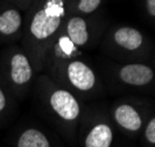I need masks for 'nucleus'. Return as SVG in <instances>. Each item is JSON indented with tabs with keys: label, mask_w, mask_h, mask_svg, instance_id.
<instances>
[{
	"label": "nucleus",
	"mask_w": 155,
	"mask_h": 147,
	"mask_svg": "<svg viewBox=\"0 0 155 147\" xmlns=\"http://www.w3.org/2000/svg\"><path fill=\"white\" fill-rule=\"evenodd\" d=\"M15 147H51L45 132L36 127H26L16 137Z\"/></svg>",
	"instance_id": "f8f14e48"
},
{
	"label": "nucleus",
	"mask_w": 155,
	"mask_h": 147,
	"mask_svg": "<svg viewBox=\"0 0 155 147\" xmlns=\"http://www.w3.org/2000/svg\"><path fill=\"white\" fill-rule=\"evenodd\" d=\"M101 0H78L77 11L82 14H91L101 6Z\"/></svg>",
	"instance_id": "4468645a"
},
{
	"label": "nucleus",
	"mask_w": 155,
	"mask_h": 147,
	"mask_svg": "<svg viewBox=\"0 0 155 147\" xmlns=\"http://www.w3.org/2000/svg\"><path fill=\"white\" fill-rule=\"evenodd\" d=\"M64 33L77 48L87 45L90 40L89 25H87V21L82 16L75 15L69 18L65 22Z\"/></svg>",
	"instance_id": "6e6552de"
},
{
	"label": "nucleus",
	"mask_w": 155,
	"mask_h": 147,
	"mask_svg": "<svg viewBox=\"0 0 155 147\" xmlns=\"http://www.w3.org/2000/svg\"><path fill=\"white\" fill-rule=\"evenodd\" d=\"M15 97L12 95L6 83L0 75V125L6 123L8 118L13 115L15 108Z\"/></svg>",
	"instance_id": "ddd939ff"
},
{
	"label": "nucleus",
	"mask_w": 155,
	"mask_h": 147,
	"mask_svg": "<svg viewBox=\"0 0 155 147\" xmlns=\"http://www.w3.org/2000/svg\"><path fill=\"white\" fill-rule=\"evenodd\" d=\"M0 1L7 2V4H11V5H14V6L19 7L20 9H22L23 12H27L34 0H0Z\"/></svg>",
	"instance_id": "2eb2a0df"
},
{
	"label": "nucleus",
	"mask_w": 155,
	"mask_h": 147,
	"mask_svg": "<svg viewBox=\"0 0 155 147\" xmlns=\"http://www.w3.org/2000/svg\"><path fill=\"white\" fill-rule=\"evenodd\" d=\"M113 131L107 123L99 122L87 131L84 138V147H111Z\"/></svg>",
	"instance_id": "9d476101"
},
{
	"label": "nucleus",
	"mask_w": 155,
	"mask_h": 147,
	"mask_svg": "<svg viewBox=\"0 0 155 147\" xmlns=\"http://www.w3.org/2000/svg\"><path fill=\"white\" fill-rule=\"evenodd\" d=\"M113 41L118 47L128 52L139 49L143 43V38L138 29L132 27H120L113 33Z\"/></svg>",
	"instance_id": "9b49d317"
},
{
	"label": "nucleus",
	"mask_w": 155,
	"mask_h": 147,
	"mask_svg": "<svg viewBox=\"0 0 155 147\" xmlns=\"http://www.w3.org/2000/svg\"><path fill=\"white\" fill-rule=\"evenodd\" d=\"M26 12L7 2L0 1V45L22 39Z\"/></svg>",
	"instance_id": "7ed1b4c3"
},
{
	"label": "nucleus",
	"mask_w": 155,
	"mask_h": 147,
	"mask_svg": "<svg viewBox=\"0 0 155 147\" xmlns=\"http://www.w3.org/2000/svg\"><path fill=\"white\" fill-rule=\"evenodd\" d=\"M62 68H64L65 78L68 79L70 86L79 92H90L97 84L96 74L85 62L81 60L74 58L65 63Z\"/></svg>",
	"instance_id": "423d86ee"
},
{
	"label": "nucleus",
	"mask_w": 155,
	"mask_h": 147,
	"mask_svg": "<svg viewBox=\"0 0 155 147\" xmlns=\"http://www.w3.org/2000/svg\"><path fill=\"white\" fill-rule=\"evenodd\" d=\"M77 54L78 48L71 42L67 34L58 33L47 49L43 68L48 67L53 70L62 68L67 62L74 60Z\"/></svg>",
	"instance_id": "39448f33"
},
{
	"label": "nucleus",
	"mask_w": 155,
	"mask_h": 147,
	"mask_svg": "<svg viewBox=\"0 0 155 147\" xmlns=\"http://www.w3.org/2000/svg\"><path fill=\"white\" fill-rule=\"evenodd\" d=\"M118 76L125 84L141 86L152 82V79L154 78V72L146 64L132 63L123 65L119 69Z\"/></svg>",
	"instance_id": "0eeeda50"
},
{
	"label": "nucleus",
	"mask_w": 155,
	"mask_h": 147,
	"mask_svg": "<svg viewBox=\"0 0 155 147\" xmlns=\"http://www.w3.org/2000/svg\"><path fill=\"white\" fill-rule=\"evenodd\" d=\"M146 7L149 15L155 16V0H146Z\"/></svg>",
	"instance_id": "f3484780"
},
{
	"label": "nucleus",
	"mask_w": 155,
	"mask_h": 147,
	"mask_svg": "<svg viewBox=\"0 0 155 147\" xmlns=\"http://www.w3.org/2000/svg\"><path fill=\"white\" fill-rule=\"evenodd\" d=\"M64 13V0H34L26 12L21 42L36 71L43 68L47 49L60 33Z\"/></svg>",
	"instance_id": "f257e3e1"
},
{
	"label": "nucleus",
	"mask_w": 155,
	"mask_h": 147,
	"mask_svg": "<svg viewBox=\"0 0 155 147\" xmlns=\"http://www.w3.org/2000/svg\"><path fill=\"white\" fill-rule=\"evenodd\" d=\"M113 118L121 129L130 132H138L142 126L140 113L130 104H120L114 109Z\"/></svg>",
	"instance_id": "1a4fd4ad"
},
{
	"label": "nucleus",
	"mask_w": 155,
	"mask_h": 147,
	"mask_svg": "<svg viewBox=\"0 0 155 147\" xmlns=\"http://www.w3.org/2000/svg\"><path fill=\"white\" fill-rule=\"evenodd\" d=\"M145 137L150 144H155V118H153L145 131Z\"/></svg>",
	"instance_id": "dca6fc26"
},
{
	"label": "nucleus",
	"mask_w": 155,
	"mask_h": 147,
	"mask_svg": "<svg viewBox=\"0 0 155 147\" xmlns=\"http://www.w3.org/2000/svg\"><path fill=\"white\" fill-rule=\"evenodd\" d=\"M36 70L29 55L20 46H11L0 56V75L15 99H23Z\"/></svg>",
	"instance_id": "f03ea898"
},
{
	"label": "nucleus",
	"mask_w": 155,
	"mask_h": 147,
	"mask_svg": "<svg viewBox=\"0 0 155 147\" xmlns=\"http://www.w3.org/2000/svg\"><path fill=\"white\" fill-rule=\"evenodd\" d=\"M46 101L51 112L62 122L75 123L81 116L77 98L67 89L53 88L47 93Z\"/></svg>",
	"instance_id": "20e7f679"
}]
</instances>
